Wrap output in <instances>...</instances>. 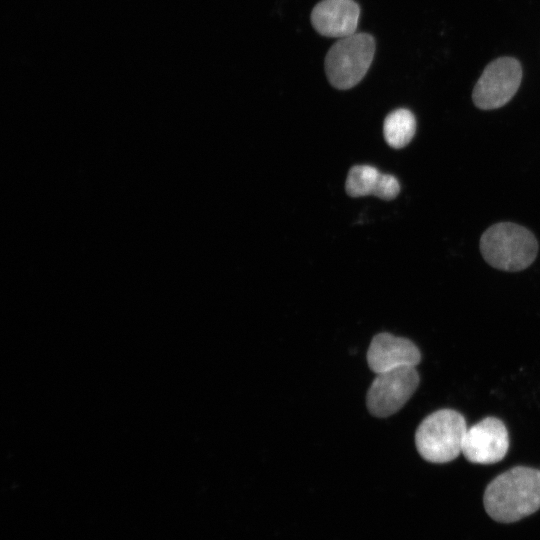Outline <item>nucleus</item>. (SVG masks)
I'll return each mask as SVG.
<instances>
[{"instance_id":"1","label":"nucleus","mask_w":540,"mask_h":540,"mask_svg":"<svg viewBox=\"0 0 540 540\" xmlns=\"http://www.w3.org/2000/svg\"><path fill=\"white\" fill-rule=\"evenodd\" d=\"M487 514L497 522H516L540 508V470L516 466L494 478L484 492Z\"/></svg>"},{"instance_id":"2","label":"nucleus","mask_w":540,"mask_h":540,"mask_svg":"<svg viewBox=\"0 0 540 540\" xmlns=\"http://www.w3.org/2000/svg\"><path fill=\"white\" fill-rule=\"evenodd\" d=\"M480 251L490 266L516 272L533 263L538 252V242L527 228L512 222H500L482 234Z\"/></svg>"},{"instance_id":"3","label":"nucleus","mask_w":540,"mask_h":540,"mask_svg":"<svg viewBox=\"0 0 540 540\" xmlns=\"http://www.w3.org/2000/svg\"><path fill=\"white\" fill-rule=\"evenodd\" d=\"M467 429L465 418L458 411L437 410L424 418L416 430L417 451L428 462H450L462 453Z\"/></svg>"},{"instance_id":"4","label":"nucleus","mask_w":540,"mask_h":540,"mask_svg":"<svg viewBox=\"0 0 540 540\" xmlns=\"http://www.w3.org/2000/svg\"><path fill=\"white\" fill-rule=\"evenodd\" d=\"M374 53L375 41L370 34L354 33L340 38L325 58V72L331 85L342 90L357 85L367 73Z\"/></svg>"},{"instance_id":"5","label":"nucleus","mask_w":540,"mask_h":540,"mask_svg":"<svg viewBox=\"0 0 540 540\" xmlns=\"http://www.w3.org/2000/svg\"><path fill=\"white\" fill-rule=\"evenodd\" d=\"M522 79L520 63L501 57L489 63L474 86L472 99L476 107L492 110L506 105L516 94Z\"/></svg>"},{"instance_id":"6","label":"nucleus","mask_w":540,"mask_h":540,"mask_svg":"<svg viewBox=\"0 0 540 540\" xmlns=\"http://www.w3.org/2000/svg\"><path fill=\"white\" fill-rule=\"evenodd\" d=\"M416 367H401L376 374L368 393L366 404L376 417H388L399 411L419 385Z\"/></svg>"},{"instance_id":"7","label":"nucleus","mask_w":540,"mask_h":540,"mask_svg":"<svg viewBox=\"0 0 540 540\" xmlns=\"http://www.w3.org/2000/svg\"><path fill=\"white\" fill-rule=\"evenodd\" d=\"M509 448V435L504 423L496 417H486L467 429L462 454L475 464L501 461Z\"/></svg>"},{"instance_id":"8","label":"nucleus","mask_w":540,"mask_h":540,"mask_svg":"<svg viewBox=\"0 0 540 540\" xmlns=\"http://www.w3.org/2000/svg\"><path fill=\"white\" fill-rule=\"evenodd\" d=\"M420 360L421 353L412 341L385 332L373 337L367 352L368 365L376 374L416 367Z\"/></svg>"},{"instance_id":"9","label":"nucleus","mask_w":540,"mask_h":540,"mask_svg":"<svg viewBox=\"0 0 540 540\" xmlns=\"http://www.w3.org/2000/svg\"><path fill=\"white\" fill-rule=\"evenodd\" d=\"M360 7L353 0H322L312 10L314 29L327 37L344 38L356 33Z\"/></svg>"},{"instance_id":"10","label":"nucleus","mask_w":540,"mask_h":540,"mask_svg":"<svg viewBox=\"0 0 540 540\" xmlns=\"http://www.w3.org/2000/svg\"><path fill=\"white\" fill-rule=\"evenodd\" d=\"M416 131V119L413 113L405 108L390 112L383 123L384 138L389 146L395 149L410 143Z\"/></svg>"},{"instance_id":"11","label":"nucleus","mask_w":540,"mask_h":540,"mask_svg":"<svg viewBox=\"0 0 540 540\" xmlns=\"http://www.w3.org/2000/svg\"><path fill=\"white\" fill-rule=\"evenodd\" d=\"M382 173L370 165L353 166L346 179V192L351 197L375 195Z\"/></svg>"},{"instance_id":"12","label":"nucleus","mask_w":540,"mask_h":540,"mask_svg":"<svg viewBox=\"0 0 540 540\" xmlns=\"http://www.w3.org/2000/svg\"><path fill=\"white\" fill-rule=\"evenodd\" d=\"M399 192L400 184L397 178L390 174H382L374 196L383 200H392Z\"/></svg>"}]
</instances>
